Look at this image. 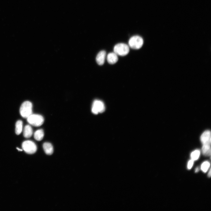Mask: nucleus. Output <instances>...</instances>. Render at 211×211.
<instances>
[{
  "label": "nucleus",
  "instance_id": "f8f14e48",
  "mask_svg": "<svg viewBox=\"0 0 211 211\" xmlns=\"http://www.w3.org/2000/svg\"><path fill=\"white\" fill-rule=\"evenodd\" d=\"M44 132L42 129L37 130L34 133V138L36 140L40 141L42 140L44 136Z\"/></svg>",
  "mask_w": 211,
  "mask_h": 211
},
{
  "label": "nucleus",
  "instance_id": "ddd939ff",
  "mask_svg": "<svg viewBox=\"0 0 211 211\" xmlns=\"http://www.w3.org/2000/svg\"><path fill=\"white\" fill-rule=\"evenodd\" d=\"M202 151L203 154L206 156H208L211 155L210 145L203 144V145Z\"/></svg>",
  "mask_w": 211,
  "mask_h": 211
},
{
  "label": "nucleus",
  "instance_id": "9b49d317",
  "mask_svg": "<svg viewBox=\"0 0 211 211\" xmlns=\"http://www.w3.org/2000/svg\"><path fill=\"white\" fill-rule=\"evenodd\" d=\"M33 130L32 127L29 125L25 126L23 130V135L26 138L30 137L32 135Z\"/></svg>",
  "mask_w": 211,
  "mask_h": 211
},
{
  "label": "nucleus",
  "instance_id": "0eeeda50",
  "mask_svg": "<svg viewBox=\"0 0 211 211\" xmlns=\"http://www.w3.org/2000/svg\"><path fill=\"white\" fill-rule=\"evenodd\" d=\"M200 141L203 144L210 145L211 142V132L206 130L202 134L200 137Z\"/></svg>",
  "mask_w": 211,
  "mask_h": 211
},
{
  "label": "nucleus",
  "instance_id": "39448f33",
  "mask_svg": "<svg viewBox=\"0 0 211 211\" xmlns=\"http://www.w3.org/2000/svg\"><path fill=\"white\" fill-rule=\"evenodd\" d=\"M22 147L24 151L29 154L35 153L37 150L36 144L30 140H26L23 142L22 144Z\"/></svg>",
  "mask_w": 211,
  "mask_h": 211
},
{
  "label": "nucleus",
  "instance_id": "7ed1b4c3",
  "mask_svg": "<svg viewBox=\"0 0 211 211\" xmlns=\"http://www.w3.org/2000/svg\"><path fill=\"white\" fill-rule=\"evenodd\" d=\"M129 45L132 49H138L142 46L143 40L142 37L138 35H135L131 37L129 41Z\"/></svg>",
  "mask_w": 211,
  "mask_h": 211
},
{
  "label": "nucleus",
  "instance_id": "4468645a",
  "mask_svg": "<svg viewBox=\"0 0 211 211\" xmlns=\"http://www.w3.org/2000/svg\"><path fill=\"white\" fill-rule=\"evenodd\" d=\"M23 122L21 120L17 121L16 124L15 132L16 135L21 134L22 130Z\"/></svg>",
  "mask_w": 211,
  "mask_h": 211
},
{
  "label": "nucleus",
  "instance_id": "2eb2a0df",
  "mask_svg": "<svg viewBox=\"0 0 211 211\" xmlns=\"http://www.w3.org/2000/svg\"><path fill=\"white\" fill-rule=\"evenodd\" d=\"M200 154V152L199 150H196L193 152L190 155L191 159L195 161L199 158Z\"/></svg>",
  "mask_w": 211,
  "mask_h": 211
},
{
  "label": "nucleus",
  "instance_id": "f03ea898",
  "mask_svg": "<svg viewBox=\"0 0 211 211\" xmlns=\"http://www.w3.org/2000/svg\"><path fill=\"white\" fill-rule=\"evenodd\" d=\"M27 118V121L29 124L35 127L41 125L44 120L42 116L38 114H32Z\"/></svg>",
  "mask_w": 211,
  "mask_h": 211
},
{
  "label": "nucleus",
  "instance_id": "dca6fc26",
  "mask_svg": "<svg viewBox=\"0 0 211 211\" xmlns=\"http://www.w3.org/2000/svg\"><path fill=\"white\" fill-rule=\"evenodd\" d=\"M210 166V164L209 162L206 161L202 164L201 166V169L203 172L205 173L208 170Z\"/></svg>",
  "mask_w": 211,
  "mask_h": 211
},
{
  "label": "nucleus",
  "instance_id": "1a4fd4ad",
  "mask_svg": "<svg viewBox=\"0 0 211 211\" xmlns=\"http://www.w3.org/2000/svg\"><path fill=\"white\" fill-rule=\"evenodd\" d=\"M43 148L45 153L47 155H52L54 151L53 147L50 143L45 142L43 144Z\"/></svg>",
  "mask_w": 211,
  "mask_h": 211
},
{
  "label": "nucleus",
  "instance_id": "f257e3e1",
  "mask_svg": "<svg viewBox=\"0 0 211 211\" xmlns=\"http://www.w3.org/2000/svg\"><path fill=\"white\" fill-rule=\"evenodd\" d=\"M33 105L29 101H27L23 102L20 108V113L23 118H27L32 113Z\"/></svg>",
  "mask_w": 211,
  "mask_h": 211
},
{
  "label": "nucleus",
  "instance_id": "423d86ee",
  "mask_svg": "<svg viewBox=\"0 0 211 211\" xmlns=\"http://www.w3.org/2000/svg\"><path fill=\"white\" fill-rule=\"evenodd\" d=\"M105 110V106L103 102L99 100H96L93 103L91 111L94 114L101 113Z\"/></svg>",
  "mask_w": 211,
  "mask_h": 211
},
{
  "label": "nucleus",
  "instance_id": "6e6552de",
  "mask_svg": "<svg viewBox=\"0 0 211 211\" xmlns=\"http://www.w3.org/2000/svg\"><path fill=\"white\" fill-rule=\"evenodd\" d=\"M106 54V52L103 50L100 51L97 55L96 60L97 63L99 65H102L104 63Z\"/></svg>",
  "mask_w": 211,
  "mask_h": 211
},
{
  "label": "nucleus",
  "instance_id": "f3484780",
  "mask_svg": "<svg viewBox=\"0 0 211 211\" xmlns=\"http://www.w3.org/2000/svg\"><path fill=\"white\" fill-rule=\"evenodd\" d=\"M194 161L192 159L190 160L188 163L187 168L188 169H190L192 167L194 162Z\"/></svg>",
  "mask_w": 211,
  "mask_h": 211
},
{
  "label": "nucleus",
  "instance_id": "aec40b11",
  "mask_svg": "<svg viewBox=\"0 0 211 211\" xmlns=\"http://www.w3.org/2000/svg\"><path fill=\"white\" fill-rule=\"evenodd\" d=\"M17 149H18V150H19V151H22V150L21 149H19V148H17Z\"/></svg>",
  "mask_w": 211,
  "mask_h": 211
},
{
  "label": "nucleus",
  "instance_id": "a211bd4d",
  "mask_svg": "<svg viewBox=\"0 0 211 211\" xmlns=\"http://www.w3.org/2000/svg\"><path fill=\"white\" fill-rule=\"evenodd\" d=\"M208 176L209 177H210L211 176V169H210L209 171L208 174Z\"/></svg>",
  "mask_w": 211,
  "mask_h": 211
},
{
  "label": "nucleus",
  "instance_id": "9d476101",
  "mask_svg": "<svg viewBox=\"0 0 211 211\" xmlns=\"http://www.w3.org/2000/svg\"><path fill=\"white\" fill-rule=\"evenodd\" d=\"M107 59L108 63L113 64L118 61V57L117 55L115 52H110L108 54Z\"/></svg>",
  "mask_w": 211,
  "mask_h": 211
},
{
  "label": "nucleus",
  "instance_id": "20e7f679",
  "mask_svg": "<svg viewBox=\"0 0 211 211\" xmlns=\"http://www.w3.org/2000/svg\"><path fill=\"white\" fill-rule=\"evenodd\" d=\"M113 50L114 52L117 55L124 56L129 52V48L128 46L125 43H119L115 45Z\"/></svg>",
  "mask_w": 211,
  "mask_h": 211
},
{
  "label": "nucleus",
  "instance_id": "6ab92c4d",
  "mask_svg": "<svg viewBox=\"0 0 211 211\" xmlns=\"http://www.w3.org/2000/svg\"><path fill=\"white\" fill-rule=\"evenodd\" d=\"M199 168H197L195 169V172H197L199 171Z\"/></svg>",
  "mask_w": 211,
  "mask_h": 211
}]
</instances>
